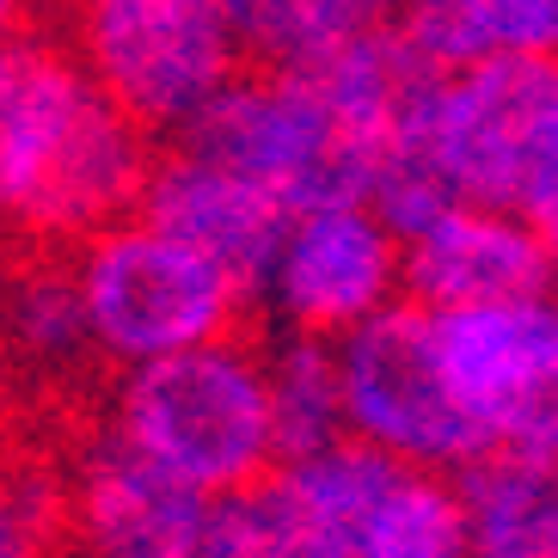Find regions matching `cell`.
<instances>
[{
    "label": "cell",
    "instance_id": "obj_1",
    "mask_svg": "<svg viewBox=\"0 0 558 558\" xmlns=\"http://www.w3.org/2000/svg\"><path fill=\"white\" fill-rule=\"evenodd\" d=\"M473 553L448 466L362 436L277 460L258 485L215 497L209 558H448Z\"/></svg>",
    "mask_w": 558,
    "mask_h": 558
},
{
    "label": "cell",
    "instance_id": "obj_2",
    "mask_svg": "<svg viewBox=\"0 0 558 558\" xmlns=\"http://www.w3.org/2000/svg\"><path fill=\"white\" fill-rule=\"evenodd\" d=\"M154 130L105 93L86 62L44 37L0 44V228L74 246L142 209Z\"/></svg>",
    "mask_w": 558,
    "mask_h": 558
},
{
    "label": "cell",
    "instance_id": "obj_3",
    "mask_svg": "<svg viewBox=\"0 0 558 558\" xmlns=\"http://www.w3.org/2000/svg\"><path fill=\"white\" fill-rule=\"evenodd\" d=\"M105 429L203 497L246 492L282 460L264 344L228 331L117 368Z\"/></svg>",
    "mask_w": 558,
    "mask_h": 558
},
{
    "label": "cell",
    "instance_id": "obj_4",
    "mask_svg": "<svg viewBox=\"0 0 558 558\" xmlns=\"http://www.w3.org/2000/svg\"><path fill=\"white\" fill-rule=\"evenodd\" d=\"M68 270L81 282L93 350L117 368L228 338L246 326V307L258 301L221 258H209L142 209L74 240Z\"/></svg>",
    "mask_w": 558,
    "mask_h": 558
},
{
    "label": "cell",
    "instance_id": "obj_5",
    "mask_svg": "<svg viewBox=\"0 0 558 558\" xmlns=\"http://www.w3.org/2000/svg\"><path fill=\"white\" fill-rule=\"evenodd\" d=\"M68 50L154 135H179L246 68L240 0H68Z\"/></svg>",
    "mask_w": 558,
    "mask_h": 558
},
{
    "label": "cell",
    "instance_id": "obj_6",
    "mask_svg": "<svg viewBox=\"0 0 558 558\" xmlns=\"http://www.w3.org/2000/svg\"><path fill=\"white\" fill-rule=\"evenodd\" d=\"M338 368H344V417L350 436L380 442L393 454H411L424 466H466L492 454V436L460 411L454 387L436 356V307L399 289L387 307L338 338Z\"/></svg>",
    "mask_w": 558,
    "mask_h": 558
},
{
    "label": "cell",
    "instance_id": "obj_7",
    "mask_svg": "<svg viewBox=\"0 0 558 558\" xmlns=\"http://www.w3.org/2000/svg\"><path fill=\"white\" fill-rule=\"evenodd\" d=\"M436 356L460 411L492 448L558 454V301H466L436 307Z\"/></svg>",
    "mask_w": 558,
    "mask_h": 558
},
{
    "label": "cell",
    "instance_id": "obj_8",
    "mask_svg": "<svg viewBox=\"0 0 558 558\" xmlns=\"http://www.w3.org/2000/svg\"><path fill=\"white\" fill-rule=\"evenodd\" d=\"M399 270H405V240L380 221L368 197L313 203L289 215L258 295L282 326L344 338L356 319L399 295Z\"/></svg>",
    "mask_w": 558,
    "mask_h": 558
},
{
    "label": "cell",
    "instance_id": "obj_9",
    "mask_svg": "<svg viewBox=\"0 0 558 558\" xmlns=\"http://www.w3.org/2000/svg\"><path fill=\"white\" fill-rule=\"evenodd\" d=\"M558 99V56H478L436 81L424 99L429 154L466 203L515 209L527 142Z\"/></svg>",
    "mask_w": 558,
    "mask_h": 558
},
{
    "label": "cell",
    "instance_id": "obj_10",
    "mask_svg": "<svg viewBox=\"0 0 558 558\" xmlns=\"http://www.w3.org/2000/svg\"><path fill=\"white\" fill-rule=\"evenodd\" d=\"M68 485V541L105 558H197L209 553L215 497L191 492L184 478L160 473L123 436L99 429L81 442Z\"/></svg>",
    "mask_w": 558,
    "mask_h": 558
},
{
    "label": "cell",
    "instance_id": "obj_11",
    "mask_svg": "<svg viewBox=\"0 0 558 558\" xmlns=\"http://www.w3.org/2000/svg\"><path fill=\"white\" fill-rule=\"evenodd\" d=\"M142 215H154L160 228L184 233L191 246H203L209 258H221L252 295L264 289V270L277 258V240L289 228V203L258 184L252 172L215 160V154L191 148V142H166L154 154L148 191H142Z\"/></svg>",
    "mask_w": 558,
    "mask_h": 558
},
{
    "label": "cell",
    "instance_id": "obj_12",
    "mask_svg": "<svg viewBox=\"0 0 558 558\" xmlns=\"http://www.w3.org/2000/svg\"><path fill=\"white\" fill-rule=\"evenodd\" d=\"M558 258L515 209L454 197L429 228L405 240L399 289L424 307H466V301L553 295Z\"/></svg>",
    "mask_w": 558,
    "mask_h": 558
},
{
    "label": "cell",
    "instance_id": "obj_13",
    "mask_svg": "<svg viewBox=\"0 0 558 558\" xmlns=\"http://www.w3.org/2000/svg\"><path fill=\"white\" fill-rule=\"evenodd\" d=\"M473 553L492 558H558V454L492 448L454 466Z\"/></svg>",
    "mask_w": 558,
    "mask_h": 558
},
{
    "label": "cell",
    "instance_id": "obj_14",
    "mask_svg": "<svg viewBox=\"0 0 558 558\" xmlns=\"http://www.w3.org/2000/svg\"><path fill=\"white\" fill-rule=\"evenodd\" d=\"M405 44L436 68L478 56H558V0H405L393 19Z\"/></svg>",
    "mask_w": 558,
    "mask_h": 558
},
{
    "label": "cell",
    "instance_id": "obj_15",
    "mask_svg": "<svg viewBox=\"0 0 558 558\" xmlns=\"http://www.w3.org/2000/svg\"><path fill=\"white\" fill-rule=\"evenodd\" d=\"M0 344L37 380H62L99 356L93 326H86L81 282H74L68 258L32 264L25 277L7 282V295H0Z\"/></svg>",
    "mask_w": 558,
    "mask_h": 558
},
{
    "label": "cell",
    "instance_id": "obj_16",
    "mask_svg": "<svg viewBox=\"0 0 558 558\" xmlns=\"http://www.w3.org/2000/svg\"><path fill=\"white\" fill-rule=\"evenodd\" d=\"M399 7L405 0H240V50L252 68H313L393 25Z\"/></svg>",
    "mask_w": 558,
    "mask_h": 558
},
{
    "label": "cell",
    "instance_id": "obj_17",
    "mask_svg": "<svg viewBox=\"0 0 558 558\" xmlns=\"http://www.w3.org/2000/svg\"><path fill=\"white\" fill-rule=\"evenodd\" d=\"M264 362H270V405H277V448H282V460L313 454V448L350 436L338 338L282 326L277 344H264Z\"/></svg>",
    "mask_w": 558,
    "mask_h": 558
},
{
    "label": "cell",
    "instance_id": "obj_18",
    "mask_svg": "<svg viewBox=\"0 0 558 558\" xmlns=\"http://www.w3.org/2000/svg\"><path fill=\"white\" fill-rule=\"evenodd\" d=\"M68 534V485L62 473H0V558L37 553Z\"/></svg>",
    "mask_w": 558,
    "mask_h": 558
},
{
    "label": "cell",
    "instance_id": "obj_19",
    "mask_svg": "<svg viewBox=\"0 0 558 558\" xmlns=\"http://www.w3.org/2000/svg\"><path fill=\"white\" fill-rule=\"evenodd\" d=\"M515 215L527 228L541 233L558 258V99L546 105L541 130L527 142V160H522V184H515Z\"/></svg>",
    "mask_w": 558,
    "mask_h": 558
},
{
    "label": "cell",
    "instance_id": "obj_20",
    "mask_svg": "<svg viewBox=\"0 0 558 558\" xmlns=\"http://www.w3.org/2000/svg\"><path fill=\"white\" fill-rule=\"evenodd\" d=\"M32 7H37V0H0V44L25 37V25H32Z\"/></svg>",
    "mask_w": 558,
    "mask_h": 558
},
{
    "label": "cell",
    "instance_id": "obj_21",
    "mask_svg": "<svg viewBox=\"0 0 558 558\" xmlns=\"http://www.w3.org/2000/svg\"><path fill=\"white\" fill-rule=\"evenodd\" d=\"M0 473H7V424H0Z\"/></svg>",
    "mask_w": 558,
    "mask_h": 558
}]
</instances>
